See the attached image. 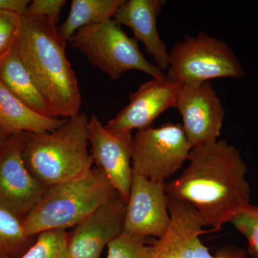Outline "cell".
Here are the masks:
<instances>
[{"instance_id": "6da1fadb", "label": "cell", "mask_w": 258, "mask_h": 258, "mask_svg": "<svg viewBox=\"0 0 258 258\" xmlns=\"http://www.w3.org/2000/svg\"><path fill=\"white\" fill-rule=\"evenodd\" d=\"M189 164L166 183L171 200L192 206L206 226L218 231L250 203L247 167L237 148L218 140L191 149Z\"/></svg>"}, {"instance_id": "7a4b0ae2", "label": "cell", "mask_w": 258, "mask_h": 258, "mask_svg": "<svg viewBox=\"0 0 258 258\" xmlns=\"http://www.w3.org/2000/svg\"><path fill=\"white\" fill-rule=\"evenodd\" d=\"M66 40L57 24L43 17L20 18L15 47L32 80L59 118L80 113L79 81L66 56Z\"/></svg>"}, {"instance_id": "3957f363", "label": "cell", "mask_w": 258, "mask_h": 258, "mask_svg": "<svg viewBox=\"0 0 258 258\" xmlns=\"http://www.w3.org/2000/svg\"><path fill=\"white\" fill-rule=\"evenodd\" d=\"M88 122L87 115L80 112L54 132L23 133V159L32 175L49 187L92 169Z\"/></svg>"}, {"instance_id": "277c9868", "label": "cell", "mask_w": 258, "mask_h": 258, "mask_svg": "<svg viewBox=\"0 0 258 258\" xmlns=\"http://www.w3.org/2000/svg\"><path fill=\"white\" fill-rule=\"evenodd\" d=\"M118 195L99 168L47 187L40 201L22 221L29 237L48 230L75 227L90 213Z\"/></svg>"}, {"instance_id": "5b68a950", "label": "cell", "mask_w": 258, "mask_h": 258, "mask_svg": "<svg viewBox=\"0 0 258 258\" xmlns=\"http://www.w3.org/2000/svg\"><path fill=\"white\" fill-rule=\"evenodd\" d=\"M68 42L83 54L90 63L113 81L134 70L152 79L166 76L157 64L146 59L138 41L134 37H129L113 18L83 27Z\"/></svg>"}, {"instance_id": "8992f818", "label": "cell", "mask_w": 258, "mask_h": 258, "mask_svg": "<svg viewBox=\"0 0 258 258\" xmlns=\"http://www.w3.org/2000/svg\"><path fill=\"white\" fill-rule=\"evenodd\" d=\"M169 79L181 84L241 79L244 71L230 46L206 32L188 36L169 51Z\"/></svg>"}, {"instance_id": "52a82bcc", "label": "cell", "mask_w": 258, "mask_h": 258, "mask_svg": "<svg viewBox=\"0 0 258 258\" xmlns=\"http://www.w3.org/2000/svg\"><path fill=\"white\" fill-rule=\"evenodd\" d=\"M191 149L179 123L141 129L132 138V171L151 181L166 182L189 160Z\"/></svg>"}, {"instance_id": "ba28073f", "label": "cell", "mask_w": 258, "mask_h": 258, "mask_svg": "<svg viewBox=\"0 0 258 258\" xmlns=\"http://www.w3.org/2000/svg\"><path fill=\"white\" fill-rule=\"evenodd\" d=\"M171 224L165 235L152 241L153 258H248L244 249L230 245L210 254L200 237L207 232L206 224L189 204L169 200Z\"/></svg>"}, {"instance_id": "9c48e42d", "label": "cell", "mask_w": 258, "mask_h": 258, "mask_svg": "<svg viewBox=\"0 0 258 258\" xmlns=\"http://www.w3.org/2000/svg\"><path fill=\"white\" fill-rule=\"evenodd\" d=\"M23 133L10 136L0 150V208L21 220L40 201L47 186L28 170L23 157Z\"/></svg>"}, {"instance_id": "30bf717a", "label": "cell", "mask_w": 258, "mask_h": 258, "mask_svg": "<svg viewBox=\"0 0 258 258\" xmlns=\"http://www.w3.org/2000/svg\"><path fill=\"white\" fill-rule=\"evenodd\" d=\"M175 108L192 149L218 141L225 111L210 82L181 85Z\"/></svg>"}, {"instance_id": "8fae6325", "label": "cell", "mask_w": 258, "mask_h": 258, "mask_svg": "<svg viewBox=\"0 0 258 258\" xmlns=\"http://www.w3.org/2000/svg\"><path fill=\"white\" fill-rule=\"evenodd\" d=\"M166 182H155L133 173L123 232L160 239L171 224Z\"/></svg>"}, {"instance_id": "7c38bea8", "label": "cell", "mask_w": 258, "mask_h": 258, "mask_svg": "<svg viewBox=\"0 0 258 258\" xmlns=\"http://www.w3.org/2000/svg\"><path fill=\"white\" fill-rule=\"evenodd\" d=\"M181 85L167 76L144 83L130 95L128 104L105 128L113 134H132L134 130L151 127L164 111L175 108Z\"/></svg>"}, {"instance_id": "4fadbf2b", "label": "cell", "mask_w": 258, "mask_h": 258, "mask_svg": "<svg viewBox=\"0 0 258 258\" xmlns=\"http://www.w3.org/2000/svg\"><path fill=\"white\" fill-rule=\"evenodd\" d=\"M126 203L117 195L85 217L68 233L69 258H100L103 249L123 232Z\"/></svg>"}, {"instance_id": "5bb4252c", "label": "cell", "mask_w": 258, "mask_h": 258, "mask_svg": "<svg viewBox=\"0 0 258 258\" xmlns=\"http://www.w3.org/2000/svg\"><path fill=\"white\" fill-rule=\"evenodd\" d=\"M88 130L94 163L104 173L120 198L127 203L133 176L132 134L108 132L96 115L89 118Z\"/></svg>"}, {"instance_id": "9a60e30c", "label": "cell", "mask_w": 258, "mask_h": 258, "mask_svg": "<svg viewBox=\"0 0 258 258\" xmlns=\"http://www.w3.org/2000/svg\"><path fill=\"white\" fill-rule=\"evenodd\" d=\"M166 3L164 0H124L113 18L133 31L134 38L144 44L163 71L169 67V55L158 32L157 18Z\"/></svg>"}, {"instance_id": "2e32d148", "label": "cell", "mask_w": 258, "mask_h": 258, "mask_svg": "<svg viewBox=\"0 0 258 258\" xmlns=\"http://www.w3.org/2000/svg\"><path fill=\"white\" fill-rule=\"evenodd\" d=\"M0 82L34 111L47 118H59L24 66L15 45L0 59Z\"/></svg>"}, {"instance_id": "e0dca14e", "label": "cell", "mask_w": 258, "mask_h": 258, "mask_svg": "<svg viewBox=\"0 0 258 258\" xmlns=\"http://www.w3.org/2000/svg\"><path fill=\"white\" fill-rule=\"evenodd\" d=\"M67 118H50L29 108L0 82V128L12 136L22 133L42 134L52 132Z\"/></svg>"}, {"instance_id": "ac0fdd59", "label": "cell", "mask_w": 258, "mask_h": 258, "mask_svg": "<svg viewBox=\"0 0 258 258\" xmlns=\"http://www.w3.org/2000/svg\"><path fill=\"white\" fill-rule=\"evenodd\" d=\"M124 0H72L67 19L58 28L61 37L69 42L83 27L113 18Z\"/></svg>"}, {"instance_id": "d6986e66", "label": "cell", "mask_w": 258, "mask_h": 258, "mask_svg": "<svg viewBox=\"0 0 258 258\" xmlns=\"http://www.w3.org/2000/svg\"><path fill=\"white\" fill-rule=\"evenodd\" d=\"M147 237L122 232L107 245L106 258H153L154 246Z\"/></svg>"}, {"instance_id": "ffe728a7", "label": "cell", "mask_w": 258, "mask_h": 258, "mask_svg": "<svg viewBox=\"0 0 258 258\" xmlns=\"http://www.w3.org/2000/svg\"><path fill=\"white\" fill-rule=\"evenodd\" d=\"M20 258H69L66 230L45 231Z\"/></svg>"}, {"instance_id": "44dd1931", "label": "cell", "mask_w": 258, "mask_h": 258, "mask_svg": "<svg viewBox=\"0 0 258 258\" xmlns=\"http://www.w3.org/2000/svg\"><path fill=\"white\" fill-rule=\"evenodd\" d=\"M31 238L25 233L20 219L0 208V254L15 252L28 244Z\"/></svg>"}, {"instance_id": "7402d4cb", "label": "cell", "mask_w": 258, "mask_h": 258, "mask_svg": "<svg viewBox=\"0 0 258 258\" xmlns=\"http://www.w3.org/2000/svg\"><path fill=\"white\" fill-rule=\"evenodd\" d=\"M230 223L245 237L249 254L253 258H258V205L249 204Z\"/></svg>"}, {"instance_id": "603a6c76", "label": "cell", "mask_w": 258, "mask_h": 258, "mask_svg": "<svg viewBox=\"0 0 258 258\" xmlns=\"http://www.w3.org/2000/svg\"><path fill=\"white\" fill-rule=\"evenodd\" d=\"M21 16L0 10V59L14 46Z\"/></svg>"}, {"instance_id": "cb8c5ba5", "label": "cell", "mask_w": 258, "mask_h": 258, "mask_svg": "<svg viewBox=\"0 0 258 258\" xmlns=\"http://www.w3.org/2000/svg\"><path fill=\"white\" fill-rule=\"evenodd\" d=\"M66 3V0H34L30 2L25 14L43 17L57 24Z\"/></svg>"}, {"instance_id": "d4e9b609", "label": "cell", "mask_w": 258, "mask_h": 258, "mask_svg": "<svg viewBox=\"0 0 258 258\" xmlns=\"http://www.w3.org/2000/svg\"><path fill=\"white\" fill-rule=\"evenodd\" d=\"M30 2L29 0H0V10L23 16L26 13Z\"/></svg>"}, {"instance_id": "484cf974", "label": "cell", "mask_w": 258, "mask_h": 258, "mask_svg": "<svg viewBox=\"0 0 258 258\" xmlns=\"http://www.w3.org/2000/svg\"><path fill=\"white\" fill-rule=\"evenodd\" d=\"M9 137L10 136L8 135L5 132H3V129L0 128V150L6 143L8 139H9Z\"/></svg>"}, {"instance_id": "4316f807", "label": "cell", "mask_w": 258, "mask_h": 258, "mask_svg": "<svg viewBox=\"0 0 258 258\" xmlns=\"http://www.w3.org/2000/svg\"><path fill=\"white\" fill-rule=\"evenodd\" d=\"M0 258H3V257H2L1 254H0Z\"/></svg>"}]
</instances>
